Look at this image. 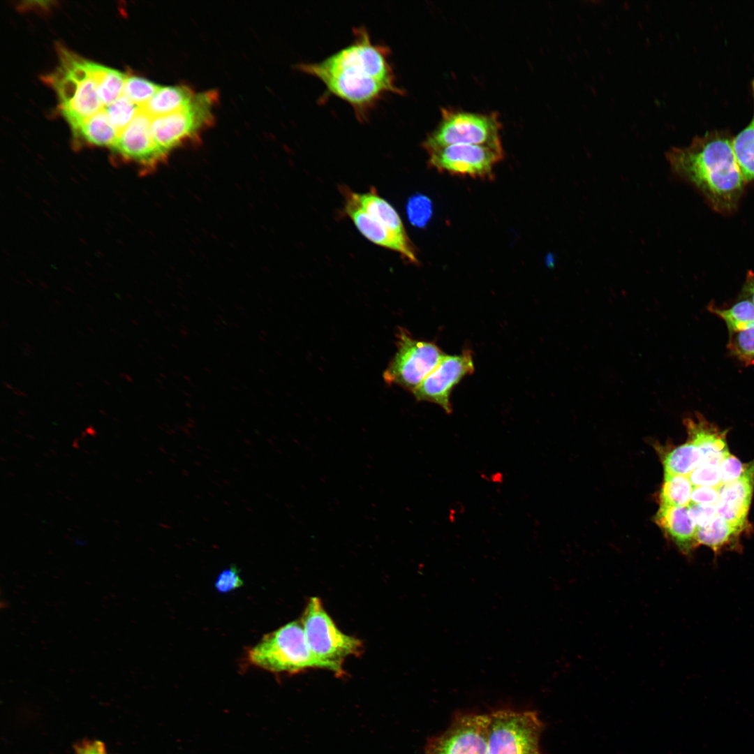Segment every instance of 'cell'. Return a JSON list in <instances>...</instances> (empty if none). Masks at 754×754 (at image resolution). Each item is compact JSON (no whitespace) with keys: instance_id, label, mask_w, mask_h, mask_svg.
Returning <instances> with one entry per match:
<instances>
[{"instance_id":"6da1fadb","label":"cell","mask_w":754,"mask_h":754,"mask_svg":"<svg viewBox=\"0 0 754 754\" xmlns=\"http://www.w3.org/2000/svg\"><path fill=\"white\" fill-rule=\"evenodd\" d=\"M353 40L316 62L301 63L297 68L318 78L327 91L348 103L358 120L390 94H402L390 60V50L374 43L364 27L353 29Z\"/></svg>"},{"instance_id":"7a4b0ae2","label":"cell","mask_w":754,"mask_h":754,"mask_svg":"<svg viewBox=\"0 0 754 754\" xmlns=\"http://www.w3.org/2000/svg\"><path fill=\"white\" fill-rule=\"evenodd\" d=\"M732 138L726 130H712L666 153L671 171L695 187L714 210L725 214L737 208L746 182Z\"/></svg>"},{"instance_id":"3957f363","label":"cell","mask_w":754,"mask_h":754,"mask_svg":"<svg viewBox=\"0 0 754 754\" xmlns=\"http://www.w3.org/2000/svg\"><path fill=\"white\" fill-rule=\"evenodd\" d=\"M59 52L60 66L47 79L56 90L61 114L74 132L103 105L89 61L64 48Z\"/></svg>"},{"instance_id":"277c9868","label":"cell","mask_w":754,"mask_h":754,"mask_svg":"<svg viewBox=\"0 0 754 754\" xmlns=\"http://www.w3.org/2000/svg\"><path fill=\"white\" fill-rule=\"evenodd\" d=\"M249 662L272 672L293 673L308 668L334 672L330 664L318 658L307 644L301 622L294 621L265 635L247 653Z\"/></svg>"},{"instance_id":"5b68a950","label":"cell","mask_w":754,"mask_h":754,"mask_svg":"<svg viewBox=\"0 0 754 754\" xmlns=\"http://www.w3.org/2000/svg\"><path fill=\"white\" fill-rule=\"evenodd\" d=\"M301 623L312 653L332 665L338 674L343 672L344 659L358 654L362 649V642L339 630L317 597L309 600Z\"/></svg>"},{"instance_id":"8992f818","label":"cell","mask_w":754,"mask_h":754,"mask_svg":"<svg viewBox=\"0 0 754 754\" xmlns=\"http://www.w3.org/2000/svg\"><path fill=\"white\" fill-rule=\"evenodd\" d=\"M495 112L479 113L443 108L441 119L422 143L425 150L455 144L502 146Z\"/></svg>"},{"instance_id":"52a82bcc","label":"cell","mask_w":754,"mask_h":754,"mask_svg":"<svg viewBox=\"0 0 754 754\" xmlns=\"http://www.w3.org/2000/svg\"><path fill=\"white\" fill-rule=\"evenodd\" d=\"M396 337L397 351L383 373V379L388 385L413 392L445 353L435 343L416 339L401 327Z\"/></svg>"},{"instance_id":"ba28073f","label":"cell","mask_w":754,"mask_h":754,"mask_svg":"<svg viewBox=\"0 0 754 754\" xmlns=\"http://www.w3.org/2000/svg\"><path fill=\"white\" fill-rule=\"evenodd\" d=\"M489 718L487 754H542L543 724L535 711L503 709Z\"/></svg>"},{"instance_id":"9c48e42d","label":"cell","mask_w":754,"mask_h":754,"mask_svg":"<svg viewBox=\"0 0 754 754\" xmlns=\"http://www.w3.org/2000/svg\"><path fill=\"white\" fill-rule=\"evenodd\" d=\"M217 95L209 91L195 94L185 108L163 116L151 119V131L160 149L168 153L193 138L212 122V108Z\"/></svg>"},{"instance_id":"30bf717a","label":"cell","mask_w":754,"mask_h":754,"mask_svg":"<svg viewBox=\"0 0 754 754\" xmlns=\"http://www.w3.org/2000/svg\"><path fill=\"white\" fill-rule=\"evenodd\" d=\"M426 151L429 166L441 172L485 179H491L504 156L502 146L488 145L455 144Z\"/></svg>"},{"instance_id":"8fae6325","label":"cell","mask_w":754,"mask_h":754,"mask_svg":"<svg viewBox=\"0 0 754 754\" xmlns=\"http://www.w3.org/2000/svg\"><path fill=\"white\" fill-rule=\"evenodd\" d=\"M490 718L487 714L457 716L439 736L431 739L429 754H487Z\"/></svg>"},{"instance_id":"7c38bea8","label":"cell","mask_w":754,"mask_h":754,"mask_svg":"<svg viewBox=\"0 0 754 754\" xmlns=\"http://www.w3.org/2000/svg\"><path fill=\"white\" fill-rule=\"evenodd\" d=\"M473 353L464 349L458 355H445L437 367L413 392L420 401L434 403L446 413L452 412L450 396L454 387L474 372Z\"/></svg>"},{"instance_id":"4fadbf2b","label":"cell","mask_w":754,"mask_h":754,"mask_svg":"<svg viewBox=\"0 0 754 754\" xmlns=\"http://www.w3.org/2000/svg\"><path fill=\"white\" fill-rule=\"evenodd\" d=\"M151 119L141 108L111 147L122 158L138 165L145 172L155 170L168 156L154 140Z\"/></svg>"},{"instance_id":"5bb4252c","label":"cell","mask_w":754,"mask_h":754,"mask_svg":"<svg viewBox=\"0 0 754 754\" xmlns=\"http://www.w3.org/2000/svg\"><path fill=\"white\" fill-rule=\"evenodd\" d=\"M342 190L346 199V214L367 239L376 245L399 253L411 263H418L415 249L408 236H401L391 231L361 209L344 189Z\"/></svg>"},{"instance_id":"9a60e30c","label":"cell","mask_w":754,"mask_h":754,"mask_svg":"<svg viewBox=\"0 0 754 754\" xmlns=\"http://www.w3.org/2000/svg\"><path fill=\"white\" fill-rule=\"evenodd\" d=\"M754 487V460L746 464L744 474L736 481L718 488L717 515L726 521L745 526Z\"/></svg>"},{"instance_id":"2e32d148","label":"cell","mask_w":754,"mask_h":754,"mask_svg":"<svg viewBox=\"0 0 754 754\" xmlns=\"http://www.w3.org/2000/svg\"><path fill=\"white\" fill-rule=\"evenodd\" d=\"M655 522L686 554L697 546V528L688 506L660 505Z\"/></svg>"},{"instance_id":"e0dca14e","label":"cell","mask_w":754,"mask_h":754,"mask_svg":"<svg viewBox=\"0 0 754 754\" xmlns=\"http://www.w3.org/2000/svg\"><path fill=\"white\" fill-rule=\"evenodd\" d=\"M684 424L689 441L696 444L701 451L702 462L720 465L730 454L725 441L726 431H720L698 414L695 420L686 419Z\"/></svg>"},{"instance_id":"ac0fdd59","label":"cell","mask_w":754,"mask_h":754,"mask_svg":"<svg viewBox=\"0 0 754 754\" xmlns=\"http://www.w3.org/2000/svg\"><path fill=\"white\" fill-rule=\"evenodd\" d=\"M353 200L368 214L380 222L391 231L408 236L401 218L395 209L376 193L375 189L369 192L358 193L343 188Z\"/></svg>"},{"instance_id":"d6986e66","label":"cell","mask_w":754,"mask_h":754,"mask_svg":"<svg viewBox=\"0 0 754 754\" xmlns=\"http://www.w3.org/2000/svg\"><path fill=\"white\" fill-rule=\"evenodd\" d=\"M195 94L185 85L161 86L142 108L151 118L166 115L186 107Z\"/></svg>"},{"instance_id":"ffe728a7","label":"cell","mask_w":754,"mask_h":754,"mask_svg":"<svg viewBox=\"0 0 754 754\" xmlns=\"http://www.w3.org/2000/svg\"><path fill=\"white\" fill-rule=\"evenodd\" d=\"M73 134L91 145L111 148L119 133L103 108L82 122Z\"/></svg>"},{"instance_id":"44dd1931","label":"cell","mask_w":754,"mask_h":754,"mask_svg":"<svg viewBox=\"0 0 754 754\" xmlns=\"http://www.w3.org/2000/svg\"><path fill=\"white\" fill-rule=\"evenodd\" d=\"M751 85L753 99L752 118L732 138L734 156L745 182H754V79Z\"/></svg>"},{"instance_id":"7402d4cb","label":"cell","mask_w":754,"mask_h":754,"mask_svg":"<svg viewBox=\"0 0 754 754\" xmlns=\"http://www.w3.org/2000/svg\"><path fill=\"white\" fill-rule=\"evenodd\" d=\"M699 447L689 441L670 452L663 457L665 474L688 476L701 463Z\"/></svg>"},{"instance_id":"603a6c76","label":"cell","mask_w":754,"mask_h":754,"mask_svg":"<svg viewBox=\"0 0 754 754\" xmlns=\"http://www.w3.org/2000/svg\"><path fill=\"white\" fill-rule=\"evenodd\" d=\"M744 526L729 522L717 516L706 527L697 528V545H704L717 552L732 542L743 530Z\"/></svg>"},{"instance_id":"cb8c5ba5","label":"cell","mask_w":754,"mask_h":754,"mask_svg":"<svg viewBox=\"0 0 754 754\" xmlns=\"http://www.w3.org/2000/svg\"><path fill=\"white\" fill-rule=\"evenodd\" d=\"M103 108L122 95L127 76L123 73L89 61Z\"/></svg>"},{"instance_id":"d4e9b609","label":"cell","mask_w":754,"mask_h":754,"mask_svg":"<svg viewBox=\"0 0 754 754\" xmlns=\"http://www.w3.org/2000/svg\"><path fill=\"white\" fill-rule=\"evenodd\" d=\"M693 486L688 476L664 475L660 493V505L688 506Z\"/></svg>"},{"instance_id":"484cf974","label":"cell","mask_w":754,"mask_h":754,"mask_svg":"<svg viewBox=\"0 0 754 754\" xmlns=\"http://www.w3.org/2000/svg\"><path fill=\"white\" fill-rule=\"evenodd\" d=\"M709 310L724 320L730 334L754 324V304L746 299L737 302L729 309H719L710 305Z\"/></svg>"},{"instance_id":"4316f807","label":"cell","mask_w":754,"mask_h":754,"mask_svg":"<svg viewBox=\"0 0 754 754\" xmlns=\"http://www.w3.org/2000/svg\"><path fill=\"white\" fill-rule=\"evenodd\" d=\"M103 109L119 133L131 121L141 108L122 94Z\"/></svg>"},{"instance_id":"83f0119b","label":"cell","mask_w":754,"mask_h":754,"mask_svg":"<svg viewBox=\"0 0 754 754\" xmlns=\"http://www.w3.org/2000/svg\"><path fill=\"white\" fill-rule=\"evenodd\" d=\"M160 87V85L142 77H127L122 94L140 108H142Z\"/></svg>"},{"instance_id":"f1b7e54d","label":"cell","mask_w":754,"mask_h":754,"mask_svg":"<svg viewBox=\"0 0 754 754\" xmlns=\"http://www.w3.org/2000/svg\"><path fill=\"white\" fill-rule=\"evenodd\" d=\"M730 337L727 348L731 354L748 364L754 363V324Z\"/></svg>"},{"instance_id":"f546056e","label":"cell","mask_w":754,"mask_h":754,"mask_svg":"<svg viewBox=\"0 0 754 754\" xmlns=\"http://www.w3.org/2000/svg\"><path fill=\"white\" fill-rule=\"evenodd\" d=\"M406 212L412 225L417 228H423L431 216V202L425 195H413L407 202Z\"/></svg>"},{"instance_id":"4dcf8cb0","label":"cell","mask_w":754,"mask_h":754,"mask_svg":"<svg viewBox=\"0 0 754 754\" xmlns=\"http://www.w3.org/2000/svg\"><path fill=\"white\" fill-rule=\"evenodd\" d=\"M688 477L693 487L719 488L722 485L720 465L709 462L701 463Z\"/></svg>"},{"instance_id":"1f68e13d","label":"cell","mask_w":754,"mask_h":754,"mask_svg":"<svg viewBox=\"0 0 754 754\" xmlns=\"http://www.w3.org/2000/svg\"><path fill=\"white\" fill-rule=\"evenodd\" d=\"M746 464L732 454H728L720 464L721 484L725 485L738 480L744 473Z\"/></svg>"},{"instance_id":"d6a6232c","label":"cell","mask_w":754,"mask_h":754,"mask_svg":"<svg viewBox=\"0 0 754 754\" xmlns=\"http://www.w3.org/2000/svg\"><path fill=\"white\" fill-rule=\"evenodd\" d=\"M688 509L697 528L706 527L717 516L716 505L690 503Z\"/></svg>"},{"instance_id":"836d02e7","label":"cell","mask_w":754,"mask_h":754,"mask_svg":"<svg viewBox=\"0 0 754 754\" xmlns=\"http://www.w3.org/2000/svg\"><path fill=\"white\" fill-rule=\"evenodd\" d=\"M243 581L239 574V570L234 566L224 570L219 575L215 587L219 592L226 593L240 587Z\"/></svg>"},{"instance_id":"e575fe53","label":"cell","mask_w":754,"mask_h":754,"mask_svg":"<svg viewBox=\"0 0 754 754\" xmlns=\"http://www.w3.org/2000/svg\"><path fill=\"white\" fill-rule=\"evenodd\" d=\"M718 499V488L705 486L693 487L690 503L716 505Z\"/></svg>"},{"instance_id":"d590c367","label":"cell","mask_w":754,"mask_h":754,"mask_svg":"<svg viewBox=\"0 0 754 754\" xmlns=\"http://www.w3.org/2000/svg\"><path fill=\"white\" fill-rule=\"evenodd\" d=\"M77 750V754H106L104 745L98 741L82 744Z\"/></svg>"},{"instance_id":"8d00e7d4","label":"cell","mask_w":754,"mask_h":754,"mask_svg":"<svg viewBox=\"0 0 754 754\" xmlns=\"http://www.w3.org/2000/svg\"><path fill=\"white\" fill-rule=\"evenodd\" d=\"M742 295L744 299L748 300L754 304V272H748L744 283Z\"/></svg>"},{"instance_id":"74e56055","label":"cell","mask_w":754,"mask_h":754,"mask_svg":"<svg viewBox=\"0 0 754 754\" xmlns=\"http://www.w3.org/2000/svg\"><path fill=\"white\" fill-rule=\"evenodd\" d=\"M425 754H429V753H425Z\"/></svg>"}]
</instances>
